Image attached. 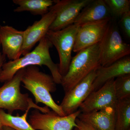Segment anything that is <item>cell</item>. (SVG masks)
Wrapping results in <instances>:
<instances>
[{"mask_svg": "<svg viewBox=\"0 0 130 130\" xmlns=\"http://www.w3.org/2000/svg\"><path fill=\"white\" fill-rule=\"evenodd\" d=\"M53 45L46 37L43 38L34 50L18 59L10 60L3 65L0 73V82L5 83L13 77L19 70L30 66H46L56 84H61L62 76L58 64L53 62L49 52Z\"/></svg>", "mask_w": 130, "mask_h": 130, "instance_id": "cell-1", "label": "cell"}, {"mask_svg": "<svg viewBox=\"0 0 130 130\" xmlns=\"http://www.w3.org/2000/svg\"><path fill=\"white\" fill-rule=\"evenodd\" d=\"M3 130H14L13 129L10 127H8V126H4L3 128Z\"/></svg>", "mask_w": 130, "mask_h": 130, "instance_id": "cell-25", "label": "cell"}, {"mask_svg": "<svg viewBox=\"0 0 130 130\" xmlns=\"http://www.w3.org/2000/svg\"><path fill=\"white\" fill-rule=\"evenodd\" d=\"M21 82L34 96L37 105L42 103L60 116H66L51 96V93L56 90V84L52 76L41 71L36 66H30L25 68Z\"/></svg>", "mask_w": 130, "mask_h": 130, "instance_id": "cell-2", "label": "cell"}, {"mask_svg": "<svg viewBox=\"0 0 130 130\" xmlns=\"http://www.w3.org/2000/svg\"><path fill=\"white\" fill-rule=\"evenodd\" d=\"M130 74V58L124 57L108 66H100L96 71V77L92 85V91L100 88L107 81L115 78Z\"/></svg>", "mask_w": 130, "mask_h": 130, "instance_id": "cell-14", "label": "cell"}, {"mask_svg": "<svg viewBox=\"0 0 130 130\" xmlns=\"http://www.w3.org/2000/svg\"><path fill=\"white\" fill-rule=\"evenodd\" d=\"M30 110H27L21 116H14L0 109V120L4 126H8L14 130H36L27 120Z\"/></svg>", "mask_w": 130, "mask_h": 130, "instance_id": "cell-19", "label": "cell"}, {"mask_svg": "<svg viewBox=\"0 0 130 130\" xmlns=\"http://www.w3.org/2000/svg\"><path fill=\"white\" fill-rule=\"evenodd\" d=\"M76 123L77 126V128L80 130H96L90 125L81 121L78 118L76 120Z\"/></svg>", "mask_w": 130, "mask_h": 130, "instance_id": "cell-23", "label": "cell"}, {"mask_svg": "<svg viewBox=\"0 0 130 130\" xmlns=\"http://www.w3.org/2000/svg\"><path fill=\"white\" fill-rule=\"evenodd\" d=\"M111 19L88 23L79 26L73 51H79L99 43L110 25Z\"/></svg>", "mask_w": 130, "mask_h": 130, "instance_id": "cell-10", "label": "cell"}, {"mask_svg": "<svg viewBox=\"0 0 130 130\" xmlns=\"http://www.w3.org/2000/svg\"><path fill=\"white\" fill-rule=\"evenodd\" d=\"M121 26L126 36L130 38V12L124 14L121 18Z\"/></svg>", "mask_w": 130, "mask_h": 130, "instance_id": "cell-22", "label": "cell"}, {"mask_svg": "<svg viewBox=\"0 0 130 130\" xmlns=\"http://www.w3.org/2000/svg\"><path fill=\"white\" fill-rule=\"evenodd\" d=\"M1 44L0 43V73L1 71L3 65L5 63L6 56L1 52Z\"/></svg>", "mask_w": 130, "mask_h": 130, "instance_id": "cell-24", "label": "cell"}, {"mask_svg": "<svg viewBox=\"0 0 130 130\" xmlns=\"http://www.w3.org/2000/svg\"><path fill=\"white\" fill-rule=\"evenodd\" d=\"M93 0H56L50 8L56 18L49 30L58 31L74 24L75 20L84 8Z\"/></svg>", "mask_w": 130, "mask_h": 130, "instance_id": "cell-8", "label": "cell"}, {"mask_svg": "<svg viewBox=\"0 0 130 130\" xmlns=\"http://www.w3.org/2000/svg\"><path fill=\"white\" fill-rule=\"evenodd\" d=\"M111 14L121 18L124 14L130 12L129 0H104Z\"/></svg>", "mask_w": 130, "mask_h": 130, "instance_id": "cell-21", "label": "cell"}, {"mask_svg": "<svg viewBox=\"0 0 130 130\" xmlns=\"http://www.w3.org/2000/svg\"><path fill=\"white\" fill-rule=\"evenodd\" d=\"M81 112L79 109L61 116L53 111L43 113L36 109L31 112L28 122L36 130H72L77 126L76 120Z\"/></svg>", "mask_w": 130, "mask_h": 130, "instance_id": "cell-7", "label": "cell"}, {"mask_svg": "<svg viewBox=\"0 0 130 130\" xmlns=\"http://www.w3.org/2000/svg\"><path fill=\"white\" fill-rule=\"evenodd\" d=\"M114 86L117 100L130 98V74L116 78Z\"/></svg>", "mask_w": 130, "mask_h": 130, "instance_id": "cell-20", "label": "cell"}, {"mask_svg": "<svg viewBox=\"0 0 130 130\" xmlns=\"http://www.w3.org/2000/svg\"><path fill=\"white\" fill-rule=\"evenodd\" d=\"M99 43L82 50L73 57L67 73L61 78L65 93L101 66Z\"/></svg>", "mask_w": 130, "mask_h": 130, "instance_id": "cell-4", "label": "cell"}, {"mask_svg": "<svg viewBox=\"0 0 130 130\" xmlns=\"http://www.w3.org/2000/svg\"><path fill=\"white\" fill-rule=\"evenodd\" d=\"M13 2L19 6L14 9L15 12H30L34 15L43 16L46 14L55 2L53 0H13Z\"/></svg>", "mask_w": 130, "mask_h": 130, "instance_id": "cell-17", "label": "cell"}, {"mask_svg": "<svg viewBox=\"0 0 130 130\" xmlns=\"http://www.w3.org/2000/svg\"><path fill=\"white\" fill-rule=\"evenodd\" d=\"M111 14L104 0H93L81 10L73 24L80 26L88 23L111 19Z\"/></svg>", "mask_w": 130, "mask_h": 130, "instance_id": "cell-16", "label": "cell"}, {"mask_svg": "<svg viewBox=\"0 0 130 130\" xmlns=\"http://www.w3.org/2000/svg\"><path fill=\"white\" fill-rule=\"evenodd\" d=\"M72 130H80L78 129V128H77V127H75L74 128V129H73Z\"/></svg>", "mask_w": 130, "mask_h": 130, "instance_id": "cell-27", "label": "cell"}, {"mask_svg": "<svg viewBox=\"0 0 130 130\" xmlns=\"http://www.w3.org/2000/svg\"><path fill=\"white\" fill-rule=\"evenodd\" d=\"M3 128H4V126L0 120V130H3Z\"/></svg>", "mask_w": 130, "mask_h": 130, "instance_id": "cell-26", "label": "cell"}, {"mask_svg": "<svg viewBox=\"0 0 130 130\" xmlns=\"http://www.w3.org/2000/svg\"><path fill=\"white\" fill-rule=\"evenodd\" d=\"M56 14L51 11L42 16L38 21H35L32 25L24 31V41L21 54L25 55L31 51L38 42L46 36L50 27L55 19Z\"/></svg>", "mask_w": 130, "mask_h": 130, "instance_id": "cell-13", "label": "cell"}, {"mask_svg": "<svg viewBox=\"0 0 130 130\" xmlns=\"http://www.w3.org/2000/svg\"><path fill=\"white\" fill-rule=\"evenodd\" d=\"M96 69L92 71L72 88L65 92L64 96L59 105L65 115H70L76 111L92 92V85L96 77Z\"/></svg>", "mask_w": 130, "mask_h": 130, "instance_id": "cell-9", "label": "cell"}, {"mask_svg": "<svg viewBox=\"0 0 130 130\" xmlns=\"http://www.w3.org/2000/svg\"><path fill=\"white\" fill-rule=\"evenodd\" d=\"M115 115V130H130V98L118 100Z\"/></svg>", "mask_w": 130, "mask_h": 130, "instance_id": "cell-18", "label": "cell"}, {"mask_svg": "<svg viewBox=\"0 0 130 130\" xmlns=\"http://www.w3.org/2000/svg\"><path fill=\"white\" fill-rule=\"evenodd\" d=\"M115 79L107 81L100 88L91 92L79 107L81 113L99 111L108 107L115 109L118 100L115 95Z\"/></svg>", "mask_w": 130, "mask_h": 130, "instance_id": "cell-11", "label": "cell"}, {"mask_svg": "<svg viewBox=\"0 0 130 130\" xmlns=\"http://www.w3.org/2000/svg\"><path fill=\"white\" fill-rule=\"evenodd\" d=\"M100 65L107 67L130 54V46L123 41L117 28L110 25L99 43Z\"/></svg>", "mask_w": 130, "mask_h": 130, "instance_id": "cell-6", "label": "cell"}, {"mask_svg": "<svg viewBox=\"0 0 130 130\" xmlns=\"http://www.w3.org/2000/svg\"><path fill=\"white\" fill-rule=\"evenodd\" d=\"M77 118L90 125L96 130H115V109L111 107L83 113Z\"/></svg>", "mask_w": 130, "mask_h": 130, "instance_id": "cell-15", "label": "cell"}, {"mask_svg": "<svg viewBox=\"0 0 130 130\" xmlns=\"http://www.w3.org/2000/svg\"><path fill=\"white\" fill-rule=\"evenodd\" d=\"M25 68L19 70L12 78L4 83L0 87V109H6L8 113L12 115L15 111L25 112L32 108L43 113L48 112L49 108L39 106L29 97L27 93H21V80Z\"/></svg>", "mask_w": 130, "mask_h": 130, "instance_id": "cell-3", "label": "cell"}, {"mask_svg": "<svg viewBox=\"0 0 130 130\" xmlns=\"http://www.w3.org/2000/svg\"><path fill=\"white\" fill-rule=\"evenodd\" d=\"M79 27L73 24L60 30H49L46 34L45 37L58 51L60 60L58 67L62 77L67 74L69 69L72 59V52Z\"/></svg>", "mask_w": 130, "mask_h": 130, "instance_id": "cell-5", "label": "cell"}, {"mask_svg": "<svg viewBox=\"0 0 130 130\" xmlns=\"http://www.w3.org/2000/svg\"><path fill=\"white\" fill-rule=\"evenodd\" d=\"M24 41V31L9 25L0 26V43L3 54L9 60H16L21 57Z\"/></svg>", "mask_w": 130, "mask_h": 130, "instance_id": "cell-12", "label": "cell"}]
</instances>
